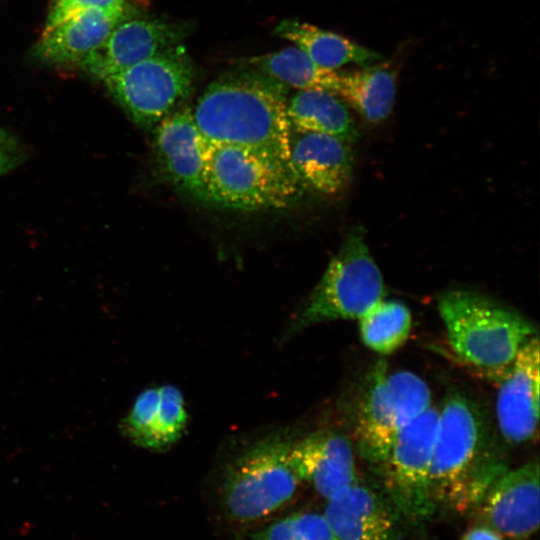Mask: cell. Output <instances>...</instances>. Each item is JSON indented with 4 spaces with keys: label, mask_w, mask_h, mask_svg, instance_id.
Returning a JSON list of instances; mask_svg holds the SVG:
<instances>
[{
    "label": "cell",
    "mask_w": 540,
    "mask_h": 540,
    "mask_svg": "<svg viewBox=\"0 0 540 540\" xmlns=\"http://www.w3.org/2000/svg\"><path fill=\"white\" fill-rule=\"evenodd\" d=\"M439 410L430 465L431 497L435 507L467 512L479 506L508 465L486 416L466 394L448 392Z\"/></svg>",
    "instance_id": "cell-1"
},
{
    "label": "cell",
    "mask_w": 540,
    "mask_h": 540,
    "mask_svg": "<svg viewBox=\"0 0 540 540\" xmlns=\"http://www.w3.org/2000/svg\"><path fill=\"white\" fill-rule=\"evenodd\" d=\"M283 88L285 85L262 73L223 74L197 101L193 116L198 130L208 142L247 148L292 163Z\"/></svg>",
    "instance_id": "cell-2"
},
{
    "label": "cell",
    "mask_w": 540,
    "mask_h": 540,
    "mask_svg": "<svg viewBox=\"0 0 540 540\" xmlns=\"http://www.w3.org/2000/svg\"><path fill=\"white\" fill-rule=\"evenodd\" d=\"M437 308L454 354L496 380L523 345L538 335L522 313L475 291H446L438 297Z\"/></svg>",
    "instance_id": "cell-3"
},
{
    "label": "cell",
    "mask_w": 540,
    "mask_h": 540,
    "mask_svg": "<svg viewBox=\"0 0 540 540\" xmlns=\"http://www.w3.org/2000/svg\"><path fill=\"white\" fill-rule=\"evenodd\" d=\"M205 180L208 202L245 211L284 208L302 185L292 163L208 141Z\"/></svg>",
    "instance_id": "cell-4"
},
{
    "label": "cell",
    "mask_w": 540,
    "mask_h": 540,
    "mask_svg": "<svg viewBox=\"0 0 540 540\" xmlns=\"http://www.w3.org/2000/svg\"><path fill=\"white\" fill-rule=\"evenodd\" d=\"M383 296V277L369 252L364 229L354 226L289 330L299 331L325 321L358 319Z\"/></svg>",
    "instance_id": "cell-5"
},
{
    "label": "cell",
    "mask_w": 540,
    "mask_h": 540,
    "mask_svg": "<svg viewBox=\"0 0 540 540\" xmlns=\"http://www.w3.org/2000/svg\"><path fill=\"white\" fill-rule=\"evenodd\" d=\"M431 405L427 383L410 371L389 372L383 360L369 371L356 416V444L362 458L378 466L395 438Z\"/></svg>",
    "instance_id": "cell-6"
},
{
    "label": "cell",
    "mask_w": 540,
    "mask_h": 540,
    "mask_svg": "<svg viewBox=\"0 0 540 540\" xmlns=\"http://www.w3.org/2000/svg\"><path fill=\"white\" fill-rule=\"evenodd\" d=\"M291 445L281 436H271L231 463L222 484V504L229 519L252 523L293 498L300 479L290 462Z\"/></svg>",
    "instance_id": "cell-7"
},
{
    "label": "cell",
    "mask_w": 540,
    "mask_h": 540,
    "mask_svg": "<svg viewBox=\"0 0 540 540\" xmlns=\"http://www.w3.org/2000/svg\"><path fill=\"white\" fill-rule=\"evenodd\" d=\"M195 75L191 57L179 44L102 81L135 124L151 129L190 95Z\"/></svg>",
    "instance_id": "cell-8"
},
{
    "label": "cell",
    "mask_w": 540,
    "mask_h": 540,
    "mask_svg": "<svg viewBox=\"0 0 540 540\" xmlns=\"http://www.w3.org/2000/svg\"><path fill=\"white\" fill-rule=\"evenodd\" d=\"M440 410L430 406L395 438L377 466L384 493L402 518L426 521L436 510L430 492V465Z\"/></svg>",
    "instance_id": "cell-9"
},
{
    "label": "cell",
    "mask_w": 540,
    "mask_h": 540,
    "mask_svg": "<svg viewBox=\"0 0 540 540\" xmlns=\"http://www.w3.org/2000/svg\"><path fill=\"white\" fill-rule=\"evenodd\" d=\"M189 24L163 18H126L78 65L103 80L138 62L182 44Z\"/></svg>",
    "instance_id": "cell-10"
},
{
    "label": "cell",
    "mask_w": 540,
    "mask_h": 540,
    "mask_svg": "<svg viewBox=\"0 0 540 540\" xmlns=\"http://www.w3.org/2000/svg\"><path fill=\"white\" fill-rule=\"evenodd\" d=\"M540 359L538 335L519 350L497 380L496 420L502 439L511 445L533 440L539 420Z\"/></svg>",
    "instance_id": "cell-11"
},
{
    "label": "cell",
    "mask_w": 540,
    "mask_h": 540,
    "mask_svg": "<svg viewBox=\"0 0 540 540\" xmlns=\"http://www.w3.org/2000/svg\"><path fill=\"white\" fill-rule=\"evenodd\" d=\"M154 148L166 179L180 192L208 202L207 141L198 130L191 108L168 114L154 127Z\"/></svg>",
    "instance_id": "cell-12"
},
{
    "label": "cell",
    "mask_w": 540,
    "mask_h": 540,
    "mask_svg": "<svg viewBox=\"0 0 540 540\" xmlns=\"http://www.w3.org/2000/svg\"><path fill=\"white\" fill-rule=\"evenodd\" d=\"M484 523L502 536L523 540L539 526V463L531 460L507 470L489 488L479 506Z\"/></svg>",
    "instance_id": "cell-13"
},
{
    "label": "cell",
    "mask_w": 540,
    "mask_h": 540,
    "mask_svg": "<svg viewBox=\"0 0 540 540\" xmlns=\"http://www.w3.org/2000/svg\"><path fill=\"white\" fill-rule=\"evenodd\" d=\"M324 516L337 540H402V516L387 496L356 481L327 499Z\"/></svg>",
    "instance_id": "cell-14"
},
{
    "label": "cell",
    "mask_w": 540,
    "mask_h": 540,
    "mask_svg": "<svg viewBox=\"0 0 540 540\" xmlns=\"http://www.w3.org/2000/svg\"><path fill=\"white\" fill-rule=\"evenodd\" d=\"M289 457L300 481L309 482L326 499L358 481L352 444L339 433H311L291 445Z\"/></svg>",
    "instance_id": "cell-15"
},
{
    "label": "cell",
    "mask_w": 540,
    "mask_h": 540,
    "mask_svg": "<svg viewBox=\"0 0 540 540\" xmlns=\"http://www.w3.org/2000/svg\"><path fill=\"white\" fill-rule=\"evenodd\" d=\"M351 144L319 133H296L290 140V158L301 184L335 195L348 185L353 171Z\"/></svg>",
    "instance_id": "cell-16"
},
{
    "label": "cell",
    "mask_w": 540,
    "mask_h": 540,
    "mask_svg": "<svg viewBox=\"0 0 540 540\" xmlns=\"http://www.w3.org/2000/svg\"><path fill=\"white\" fill-rule=\"evenodd\" d=\"M127 15V8L78 12L42 32L35 54L48 63L78 65L103 44L114 27L128 18Z\"/></svg>",
    "instance_id": "cell-17"
},
{
    "label": "cell",
    "mask_w": 540,
    "mask_h": 540,
    "mask_svg": "<svg viewBox=\"0 0 540 540\" xmlns=\"http://www.w3.org/2000/svg\"><path fill=\"white\" fill-rule=\"evenodd\" d=\"M275 35L291 41L316 64L336 69L347 63L362 67L383 61V56L342 35L321 29L306 22L286 19L274 29Z\"/></svg>",
    "instance_id": "cell-18"
},
{
    "label": "cell",
    "mask_w": 540,
    "mask_h": 540,
    "mask_svg": "<svg viewBox=\"0 0 540 540\" xmlns=\"http://www.w3.org/2000/svg\"><path fill=\"white\" fill-rule=\"evenodd\" d=\"M287 117L295 133H319L352 144L358 131L347 106L322 90H299L287 102Z\"/></svg>",
    "instance_id": "cell-19"
},
{
    "label": "cell",
    "mask_w": 540,
    "mask_h": 540,
    "mask_svg": "<svg viewBox=\"0 0 540 540\" xmlns=\"http://www.w3.org/2000/svg\"><path fill=\"white\" fill-rule=\"evenodd\" d=\"M336 95L368 122L379 123L390 115L394 105L395 70L381 61L353 72L339 73Z\"/></svg>",
    "instance_id": "cell-20"
},
{
    "label": "cell",
    "mask_w": 540,
    "mask_h": 540,
    "mask_svg": "<svg viewBox=\"0 0 540 540\" xmlns=\"http://www.w3.org/2000/svg\"><path fill=\"white\" fill-rule=\"evenodd\" d=\"M248 64L285 86L337 93L339 73L319 66L297 47L250 58Z\"/></svg>",
    "instance_id": "cell-21"
},
{
    "label": "cell",
    "mask_w": 540,
    "mask_h": 540,
    "mask_svg": "<svg viewBox=\"0 0 540 540\" xmlns=\"http://www.w3.org/2000/svg\"><path fill=\"white\" fill-rule=\"evenodd\" d=\"M357 320L363 344L380 355L396 352L407 341L412 329L411 312L398 300L382 298Z\"/></svg>",
    "instance_id": "cell-22"
},
{
    "label": "cell",
    "mask_w": 540,
    "mask_h": 540,
    "mask_svg": "<svg viewBox=\"0 0 540 540\" xmlns=\"http://www.w3.org/2000/svg\"><path fill=\"white\" fill-rule=\"evenodd\" d=\"M236 540H337L324 514L297 512L246 532Z\"/></svg>",
    "instance_id": "cell-23"
},
{
    "label": "cell",
    "mask_w": 540,
    "mask_h": 540,
    "mask_svg": "<svg viewBox=\"0 0 540 540\" xmlns=\"http://www.w3.org/2000/svg\"><path fill=\"white\" fill-rule=\"evenodd\" d=\"M154 450H164L182 436L188 420L182 393L175 386L159 387Z\"/></svg>",
    "instance_id": "cell-24"
},
{
    "label": "cell",
    "mask_w": 540,
    "mask_h": 540,
    "mask_svg": "<svg viewBox=\"0 0 540 540\" xmlns=\"http://www.w3.org/2000/svg\"><path fill=\"white\" fill-rule=\"evenodd\" d=\"M159 398V388L144 390L121 423L124 435L147 449L154 450Z\"/></svg>",
    "instance_id": "cell-25"
},
{
    "label": "cell",
    "mask_w": 540,
    "mask_h": 540,
    "mask_svg": "<svg viewBox=\"0 0 540 540\" xmlns=\"http://www.w3.org/2000/svg\"><path fill=\"white\" fill-rule=\"evenodd\" d=\"M88 9H126V0H51L43 32L51 29L68 17Z\"/></svg>",
    "instance_id": "cell-26"
},
{
    "label": "cell",
    "mask_w": 540,
    "mask_h": 540,
    "mask_svg": "<svg viewBox=\"0 0 540 540\" xmlns=\"http://www.w3.org/2000/svg\"><path fill=\"white\" fill-rule=\"evenodd\" d=\"M460 540H503V536L495 529L484 524L468 529Z\"/></svg>",
    "instance_id": "cell-27"
},
{
    "label": "cell",
    "mask_w": 540,
    "mask_h": 540,
    "mask_svg": "<svg viewBox=\"0 0 540 540\" xmlns=\"http://www.w3.org/2000/svg\"><path fill=\"white\" fill-rule=\"evenodd\" d=\"M18 158L8 149L0 139V175L7 173L17 163Z\"/></svg>",
    "instance_id": "cell-28"
}]
</instances>
